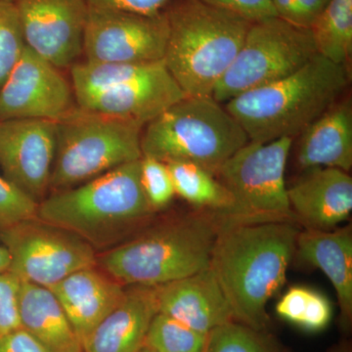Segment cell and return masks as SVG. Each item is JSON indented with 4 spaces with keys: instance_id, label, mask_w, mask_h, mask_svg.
Here are the masks:
<instances>
[{
    "instance_id": "cell-28",
    "label": "cell",
    "mask_w": 352,
    "mask_h": 352,
    "mask_svg": "<svg viewBox=\"0 0 352 352\" xmlns=\"http://www.w3.org/2000/svg\"><path fill=\"white\" fill-rule=\"evenodd\" d=\"M140 182L146 198L155 210L170 205L175 190L168 164L154 157H142Z\"/></svg>"
},
{
    "instance_id": "cell-5",
    "label": "cell",
    "mask_w": 352,
    "mask_h": 352,
    "mask_svg": "<svg viewBox=\"0 0 352 352\" xmlns=\"http://www.w3.org/2000/svg\"><path fill=\"white\" fill-rule=\"evenodd\" d=\"M249 141L239 122L212 96H187L146 124L141 151L166 164L189 162L215 176Z\"/></svg>"
},
{
    "instance_id": "cell-19",
    "label": "cell",
    "mask_w": 352,
    "mask_h": 352,
    "mask_svg": "<svg viewBox=\"0 0 352 352\" xmlns=\"http://www.w3.org/2000/svg\"><path fill=\"white\" fill-rule=\"evenodd\" d=\"M295 256L320 270L337 294L340 327L349 333L352 324V228L330 231L300 229Z\"/></svg>"
},
{
    "instance_id": "cell-30",
    "label": "cell",
    "mask_w": 352,
    "mask_h": 352,
    "mask_svg": "<svg viewBox=\"0 0 352 352\" xmlns=\"http://www.w3.org/2000/svg\"><path fill=\"white\" fill-rule=\"evenodd\" d=\"M20 283L8 270L0 272V339L21 328L18 305Z\"/></svg>"
},
{
    "instance_id": "cell-39",
    "label": "cell",
    "mask_w": 352,
    "mask_h": 352,
    "mask_svg": "<svg viewBox=\"0 0 352 352\" xmlns=\"http://www.w3.org/2000/svg\"><path fill=\"white\" fill-rule=\"evenodd\" d=\"M330 352H352L351 346L349 342L344 340V342H340V344L333 346Z\"/></svg>"
},
{
    "instance_id": "cell-12",
    "label": "cell",
    "mask_w": 352,
    "mask_h": 352,
    "mask_svg": "<svg viewBox=\"0 0 352 352\" xmlns=\"http://www.w3.org/2000/svg\"><path fill=\"white\" fill-rule=\"evenodd\" d=\"M3 239L11 256L8 271L20 281L50 288L72 273L96 264L89 244L45 222H23L7 229Z\"/></svg>"
},
{
    "instance_id": "cell-32",
    "label": "cell",
    "mask_w": 352,
    "mask_h": 352,
    "mask_svg": "<svg viewBox=\"0 0 352 352\" xmlns=\"http://www.w3.org/2000/svg\"><path fill=\"white\" fill-rule=\"evenodd\" d=\"M333 307L327 296L311 289L307 309L298 328L307 333H319L325 330L333 318Z\"/></svg>"
},
{
    "instance_id": "cell-18",
    "label": "cell",
    "mask_w": 352,
    "mask_h": 352,
    "mask_svg": "<svg viewBox=\"0 0 352 352\" xmlns=\"http://www.w3.org/2000/svg\"><path fill=\"white\" fill-rule=\"evenodd\" d=\"M157 286L133 285L82 342L83 352H138L159 312Z\"/></svg>"
},
{
    "instance_id": "cell-23",
    "label": "cell",
    "mask_w": 352,
    "mask_h": 352,
    "mask_svg": "<svg viewBox=\"0 0 352 352\" xmlns=\"http://www.w3.org/2000/svg\"><path fill=\"white\" fill-rule=\"evenodd\" d=\"M168 164L175 194L198 210L226 214L233 207L232 196L212 173L189 162Z\"/></svg>"
},
{
    "instance_id": "cell-9",
    "label": "cell",
    "mask_w": 352,
    "mask_h": 352,
    "mask_svg": "<svg viewBox=\"0 0 352 352\" xmlns=\"http://www.w3.org/2000/svg\"><path fill=\"white\" fill-rule=\"evenodd\" d=\"M294 139L249 141L220 166L215 177L228 190L233 207L227 224L292 222L298 224L287 195V161Z\"/></svg>"
},
{
    "instance_id": "cell-25",
    "label": "cell",
    "mask_w": 352,
    "mask_h": 352,
    "mask_svg": "<svg viewBox=\"0 0 352 352\" xmlns=\"http://www.w3.org/2000/svg\"><path fill=\"white\" fill-rule=\"evenodd\" d=\"M206 352H287L268 331L256 330L236 320L208 333Z\"/></svg>"
},
{
    "instance_id": "cell-8",
    "label": "cell",
    "mask_w": 352,
    "mask_h": 352,
    "mask_svg": "<svg viewBox=\"0 0 352 352\" xmlns=\"http://www.w3.org/2000/svg\"><path fill=\"white\" fill-rule=\"evenodd\" d=\"M140 162L122 164L45 199L38 204V219L88 238L151 217L156 210L141 185Z\"/></svg>"
},
{
    "instance_id": "cell-41",
    "label": "cell",
    "mask_w": 352,
    "mask_h": 352,
    "mask_svg": "<svg viewBox=\"0 0 352 352\" xmlns=\"http://www.w3.org/2000/svg\"><path fill=\"white\" fill-rule=\"evenodd\" d=\"M7 1H12V2H14V0H7Z\"/></svg>"
},
{
    "instance_id": "cell-17",
    "label": "cell",
    "mask_w": 352,
    "mask_h": 352,
    "mask_svg": "<svg viewBox=\"0 0 352 352\" xmlns=\"http://www.w3.org/2000/svg\"><path fill=\"white\" fill-rule=\"evenodd\" d=\"M157 295L160 314L206 335L222 324L235 320L210 267L157 286Z\"/></svg>"
},
{
    "instance_id": "cell-35",
    "label": "cell",
    "mask_w": 352,
    "mask_h": 352,
    "mask_svg": "<svg viewBox=\"0 0 352 352\" xmlns=\"http://www.w3.org/2000/svg\"><path fill=\"white\" fill-rule=\"evenodd\" d=\"M0 352H48L36 338L23 328L0 339Z\"/></svg>"
},
{
    "instance_id": "cell-26",
    "label": "cell",
    "mask_w": 352,
    "mask_h": 352,
    "mask_svg": "<svg viewBox=\"0 0 352 352\" xmlns=\"http://www.w3.org/2000/svg\"><path fill=\"white\" fill-rule=\"evenodd\" d=\"M208 335L157 312L150 324L145 344L157 352H206Z\"/></svg>"
},
{
    "instance_id": "cell-22",
    "label": "cell",
    "mask_w": 352,
    "mask_h": 352,
    "mask_svg": "<svg viewBox=\"0 0 352 352\" xmlns=\"http://www.w3.org/2000/svg\"><path fill=\"white\" fill-rule=\"evenodd\" d=\"M18 305L21 328L48 352H83L63 307L50 289L21 281Z\"/></svg>"
},
{
    "instance_id": "cell-16",
    "label": "cell",
    "mask_w": 352,
    "mask_h": 352,
    "mask_svg": "<svg viewBox=\"0 0 352 352\" xmlns=\"http://www.w3.org/2000/svg\"><path fill=\"white\" fill-rule=\"evenodd\" d=\"M287 195L302 228L333 230L351 214L352 178L339 168H309L287 187Z\"/></svg>"
},
{
    "instance_id": "cell-38",
    "label": "cell",
    "mask_w": 352,
    "mask_h": 352,
    "mask_svg": "<svg viewBox=\"0 0 352 352\" xmlns=\"http://www.w3.org/2000/svg\"><path fill=\"white\" fill-rule=\"evenodd\" d=\"M11 263L10 252L6 247H0V272L9 270Z\"/></svg>"
},
{
    "instance_id": "cell-10",
    "label": "cell",
    "mask_w": 352,
    "mask_h": 352,
    "mask_svg": "<svg viewBox=\"0 0 352 352\" xmlns=\"http://www.w3.org/2000/svg\"><path fill=\"white\" fill-rule=\"evenodd\" d=\"M318 54L311 30L279 17L252 23L233 63L212 96L219 103L282 80Z\"/></svg>"
},
{
    "instance_id": "cell-1",
    "label": "cell",
    "mask_w": 352,
    "mask_h": 352,
    "mask_svg": "<svg viewBox=\"0 0 352 352\" xmlns=\"http://www.w3.org/2000/svg\"><path fill=\"white\" fill-rule=\"evenodd\" d=\"M300 229L292 222L222 227L210 267L236 321L268 331L270 317L266 307L286 283Z\"/></svg>"
},
{
    "instance_id": "cell-37",
    "label": "cell",
    "mask_w": 352,
    "mask_h": 352,
    "mask_svg": "<svg viewBox=\"0 0 352 352\" xmlns=\"http://www.w3.org/2000/svg\"><path fill=\"white\" fill-rule=\"evenodd\" d=\"M305 20L308 29L312 27L315 21L323 13L330 0H295Z\"/></svg>"
},
{
    "instance_id": "cell-21",
    "label": "cell",
    "mask_w": 352,
    "mask_h": 352,
    "mask_svg": "<svg viewBox=\"0 0 352 352\" xmlns=\"http://www.w3.org/2000/svg\"><path fill=\"white\" fill-rule=\"evenodd\" d=\"M296 152L298 168H352V108L338 100L300 134Z\"/></svg>"
},
{
    "instance_id": "cell-13",
    "label": "cell",
    "mask_w": 352,
    "mask_h": 352,
    "mask_svg": "<svg viewBox=\"0 0 352 352\" xmlns=\"http://www.w3.org/2000/svg\"><path fill=\"white\" fill-rule=\"evenodd\" d=\"M76 105L61 69L25 46L0 88V122L61 119Z\"/></svg>"
},
{
    "instance_id": "cell-29",
    "label": "cell",
    "mask_w": 352,
    "mask_h": 352,
    "mask_svg": "<svg viewBox=\"0 0 352 352\" xmlns=\"http://www.w3.org/2000/svg\"><path fill=\"white\" fill-rule=\"evenodd\" d=\"M38 203L0 176V226H18L38 217Z\"/></svg>"
},
{
    "instance_id": "cell-7",
    "label": "cell",
    "mask_w": 352,
    "mask_h": 352,
    "mask_svg": "<svg viewBox=\"0 0 352 352\" xmlns=\"http://www.w3.org/2000/svg\"><path fill=\"white\" fill-rule=\"evenodd\" d=\"M144 126L76 105L56 120L50 188L66 190L142 159Z\"/></svg>"
},
{
    "instance_id": "cell-4",
    "label": "cell",
    "mask_w": 352,
    "mask_h": 352,
    "mask_svg": "<svg viewBox=\"0 0 352 352\" xmlns=\"http://www.w3.org/2000/svg\"><path fill=\"white\" fill-rule=\"evenodd\" d=\"M224 226L223 215L198 210L116 248L101 258L102 265L113 279L132 286H161L192 276L210 268Z\"/></svg>"
},
{
    "instance_id": "cell-24",
    "label": "cell",
    "mask_w": 352,
    "mask_h": 352,
    "mask_svg": "<svg viewBox=\"0 0 352 352\" xmlns=\"http://www.w3.org/2000/svg\"><path fill=\"white\" fill-rule=\"evenodd\" d=\"M310 30L318 54L347 67L352 52V0H330Z\"/></svg>"
},
{
    "instance_id": "cell-33",
    "label": "cell",
    "mask_w": 352,
    "mask_h": 352,
    "mask_svg": "<svg viewBox=\"0 0 352 352\" xmlns=\"http://www.w3.org/2000/svg\"><path fill=\"white\" fill-rule=\"evenodd\" d=\"M311 289L303 286L291 287L282 296L275 307V311L280 318L298 327L305 309Z\"/></svg>"
},
{
    "instance_id": "cell-14",
    "label": "cell",
    "mask_w": 352,
    "mask_h": 352,
    "mask_svg": "<svg viewBox=\"0 0 352 352\" xmlns=\"http://www.w3.org/2000/svg\"><path fill=\"white\" fill-rule=\"evenodd\" d=\"M25 44L58 69L78 63L83 51L87 0H14Z\"/></svg>"
},
{
    "instance_id": "cell-3",
    "label": "cell",
    "mask_w": 352,
    "mask_h": 352,
    "mask_svg": "<svg viewBox=\"0 0 352 352\" xmlns=\"http://www.w3.org/2000/svg\"><path fill=\"white\" fill-rule=\"evenodd\" d=\"M164 12L168 24L166 68L187 96H212L252 23L201 0H171Z\"/></svg>"
},
{
    "instance_id": "cell-11",
    "label": "cell",
    "mask_w": 352,
    "mask_h": 352,
    "mask_svg": "<svg viewBox=\"0 0 352 352\" xmlns=\"http://www.w3.org/2000/svg\"><path fill=\"white\" fill-rule=\"evenodd\" d=\"M168 38L164 11L144 15L88 7L82 54L88 63H155L163 61Z\"/></svg>"
},
{
    "instance_id": "cell-27",
    "label": "cell",
    "mask_w": 352,
    "mask_h": 352,
    "mask_svg": "<svg viewBox=\"0 0 352 352\" xmlns=\"http://www.w3.org/2000/svg\"><path fill=\"white\" fill-rule=\"evenodd\" d=\"M25 46L15 3L0 0V88L19 61Z\"/></svg>"
},
{
    "instance_id": "cell-20",
    "label": "cell",
    "mask_w": 352,
    "mask_h": 352,
    "mask_svg": "<svg viewBox=\"0 0 352 352\" xmlns=\"http://www.w3.org/2000/svg\"><path fill=\"white\" fill-rule=\"evenodd\" d=\"M48 289L59 300L82 344L126 294L120 282L94 267L76 271Z\"/></svg>"
},
{
    "instance_id": "cell-40",
    "label": "cell",
    "mask_w": 352,
    "mask_h": 352,
    "mask_svg": "<svg viewBox=\"0 0 352 352\" xmlns=\"http://www.w3.org/2000/svg\"><path fill=\"white\" fill-rule=\"evenodd\" d=\"M138 352H157V351H155L154 349H151V347L147 346H146V344H144V346H143L142 347H141L140 349H139Z\"/></svg>"
},
{
    "instance_id": "cell-34",
    "label": "cell",
    "mask_w": 352,
    "mask_h": 352,
    "mask_svg": "<svg viewBox=\"0 0 352 352\" xmlns=\"http://www.w3.org/2000/svg\"><path fill=\"white\" fill-rule=\"evenodd\" d=\"M171 0H87L90 8L110 9L153 15L164 11Z\"/></svg>"
},
{
    "instance_id": "cell-6",
    "label": "cell",
    "mask_w": 352,
    "mask_h": 352,
    "mask_svg": "<svg viewBox=\"0 0 352 352\" xmlns=\"http://www.w3.org/2000/svg\"><path fill=\"white\" fill-rule=\"evenodd\" d=\"M76 105L146 126L187 97L163 61L147 64L78 62L71 67Z\"/></svg>"
},
{
    "instance_id": "cell-15",
    "label": "cell",
    "mask_w": 352,
    "mask_h": 352,
    "mask_svg": "<svg viewBox=\"0 0 352 352\" xmlns=\"http://www.w3.org/2000/svg\"><path fill=\"white\" fill-rule=\"evenodd\" d=\"M55 153V120L0 122V166L4 175L38 203L50 189Z\"/></svg>"
},
{
    "instance_id": "cell-36",
    "label": "cell",
    "mask_w": 352,
    "mask_h": 352,
    "mask_svg": "<svg viewBox=\"0 0 352 352\" xmlns=\"http://www.w3.org/2000/svg\"><path fill=\"white\" fill-rule=\"evenodd\" d=\"M277 17L281 18L291 24L307 28L305 18L295 0H271ZM308 29V28H307Z\"/></svg>"
},
{
    "instance_id": "cell-31",
    "label": "cell",
    "mask_w": 352,
    "mask_h": 352,
    "mask_svg": "<svg viewBox=\"0 0 352 352\" xmlns=\"http://www.w3.org/2000/svg\"><path fill=\"white\" fill-rule=\"evenodd\" d=\"M208 6L228 11L249 22L277 17L271 0H201Z\"/></svg>"
},
{
    "instance_id": "cell-2",
    "label": "cell",
    "mask_w": 352,
    "mask_h": 352,
    "mask_svg": "<svg viewBox=\"0 0 352 352\" xmlns=\"http://www.w3.org/2000/svg\"><path fill=\"white\" fill-rule=\"evenodd\" d=\"M347 67L317 54L282 80L254 88L226 103L252 142L300 136L349 85Z\"/></svg>"
}]
</instances>
